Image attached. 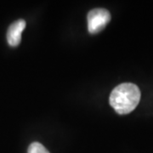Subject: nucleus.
I'll return each instance as SVG.
<instances>
[{
  "instance_id": "obj_1",
  "label": "nucleus",
  "mask_w": 153,
  "mask_h": 153,
  "mask_svg": "<svg viewBox=\"0 0 153 153\" xmlns=\"http://www.w3.org/2000/svg\"><path fill=\"white\" fill-rule=\"evenodd\" d=\"M140 96V90L137 85L122 83L111 91L110 104L118 114H128L136 108Z\"/></svg>"
},
{
  "instance_id": "obj_2",
  "label": "nucleus",
  "mask_w": 153,
  "mask_h": 153,
  "mask_svg": "<svg viewBox=\"0 0 153 153\" xmlns=\"http://www.w3.org/2000/svg\"><path fill=\"white\" fill-rule=\"evenodd\" d=\"M88 30L95 34L101 32L111 21V14L105 9H94L88 14Z\"/></svg>"
},
{
  "instance_id": "obj_3",
  "label": "nucleus",
  "mask_w": 153,
  "mask_h": 153,
  "mask_svg": "<svg viewBox=\"0 0 153 153\" xmlns=\"http://www.w3.org/2000/svg\"><path fill=\"white\" fill-rule=\"evenodd\" d=\"M26 27V22L20 19L13 22L7 32V41L12 47L18 46L22 41V33Z\"/></svg>"
},
{
  "instance_id": "obj_4",
  "label": "nucleus",
  "mask_w": 153,
  "mask_h": 153,
  "mask_svg": "<svg viewBox=\"0 0 153 153\" xmlns=\"http://www.w3.org/2000/svg\"><path fill=\"white\" fill-rule=\"evenodd\" d=\"M27 153H49V151L42 144L38 142L32 143L28 147Z\"/></svg>"
}]
</instances>
